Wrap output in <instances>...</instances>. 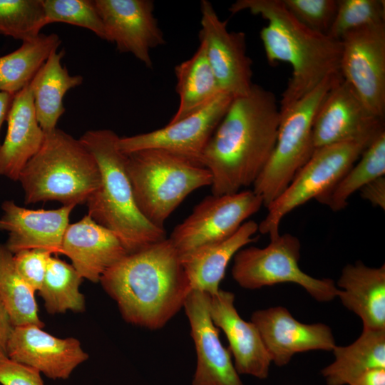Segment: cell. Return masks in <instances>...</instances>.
<instances>
[{
  "mask_svg": "<svg viewBox=\"0 0 385 385\" xmlns=\"http://www.w3.org/2000/svg\"><path fill=\"white\" fill-rule=\"evenodd\" d=\"M374 138L348 140L315 149L287 188L267 207V214L258 225V231L269 235L270 239L279 236L283 217L331 189Z\"/></svg>",
  "mask_w": 385,
  "mask_h": 385,
  "instance_id": "cell-9",
  "label": "cell"
},
{
  "mask_svg": "<svg viewBox=\"0 0 385 385\" xmlns=\"http://www.w3.org/2000/svg\"><path fill=\"white\" fill-rule=\"evenodd\" d=\"M51 253L43 249H30L14 254L16 267L36 292L41 289Z\"/></svg>",
  "mask_w": 385,
  "mask_h": 385,
  "instance_id": "cell-36",
  "label": "cell"
},
{
  "mask_svg": "<svg viewBox=\"0 0 385 385\" xmlns=\"http://www.w3.org/2000/svg\"><path fill=\"white\" fill-rule=\"evenodd\" d=\"M383 22L384 0H338L337 13L327 35L340 41L349 31Z\"/></svg>",
  "mask_w": 385,
  "mask_h": 385,
  "instance_id": "cell-34",
  "label": "cell"
},
{
  "mask_svg": "<svg viewBox=\"0 0 385 385\" xmlns=\"http://www.w3.org/2000/svg\"><path fill=\"white\" fill-rule=\"evenodd\" d=\"M13 328L10 318L0 302V351L6 353L7 341Z\"/></svg>",
  "mask_w": 385,
  "mask_h": 385,
  "instance_id": "cell-40",
  "label": "cell"
},
{
  "mask_svg": "<svg viewBox=\"0 0 385 385\" xmlns=\"http://www.w3.org/2000/svg\"><path fill=\"white\" fill-rule=\"evenodd\" d=\"M178 110L168 123H173L202 108L221 91L202 43L189 59L176 65Z\"/></svg>",
  "mask_w": 385,
  "mask_h": 385,
  "instance_id": "cell-27",
  "label": "cell"
},
{
  "mask_svg": "<svg viewBox=\"0 0 385 385\" xmlns=\"http://www.w3.org/2000/svg\"><path fill=\"white\" fill-rule=\"evenodd\" d=\"M250 322L258 329L272 362L277 366L287 365L297 353L332 351L337 346L328 325L302 323L284 307L255 311Z\"/></svg>",
  "mask_w": 385,
  "mask_h": 385,
  "instance_id": "cell-17",
  "label": "cell"
},
{
  "mask_svg": "<svg viewBox=\"0 0 385 385\" xmlns=\"http://www.w3.org/2000/svg\"><path fill=\"white\" fill-rule=\"evenodd\" d=\"M14 96V94L0 91V132L4 122L6 120ZM1 144L0 141V146Z\"/></svg>",
  "mask_w": 385,
  "mask_h": 385,
  "instance_id": "cell-41",
  "label": "cell"
},
{
  "mask_svg": "<svg viewBox=\"0 0 385 385\" xmlns=\"http://www.w3.org/2000/svg\"><path fill=\"white\" fill-rule=\"evenodd\" d=\"M339 72L366 108L385 116V22L366 26L341 38Z\"/></svg>",
  "mask_w": 385,
  "mask_h": 385,
  "instance_id": "cell-11",
  "label": "cell"
},
{
  "mask_svg": "<svg viewBox=\"0 0 385 385\" xmlns=\"http://www.w3.org/2000/svg\"><path fill=\"white\" fill-rule=\"evenodd\" d=\"M209 305L210 295L197 289L190 291L183 305L197 356L192 385H244L230 351L220 340Z\"/></svg>",
  "mask_w": 385,
  "mask_h": 385,
  "instance_id": "cell-16",
  "label": "cell"
},
{
  "mask_svg": "<svg viewBox=\"0 0 385 385\" xmlns=\"http://www.w3.org/2000/svg\"><path fill=\"white\" fill-rule=\"evenodd\" d=\"M6 354L52 379H68L88 358L77 339H60L33 324L14 327Z\"/></svg>",
  "mask_w": 385,
  "mask_h": 385,
  "instance_id": "cell-18",
  "label": "cell"
},
{
  "mask_svg": "<svg viewBox=\"0 0 385 385\" xmlns=\"http://www.w3.org/2000/svg\"><path fill=\"white\" fill-rule=\"evenodd\" d=\"M35 291L18 272L14 254L0 245V302L14 327L33 324L43 327L40 319Z\"/></svg>",
  "mask_w": 385,
  "mask_h": 385,
  "instance_id": "cell-30",
  "label": "cell"
},
{
  "mask_svg": "<svg viewBox=\"0 0 385 385\" xmlns=\"http://www.w3.org/2000/svg\"><path fill=\"white\" fill-rule=\"evenodd\" d=\"M340 73L327 77L311 92L280 111L276 143L253 191L267 207L287 188L314 151L313 125L317 112Z\"/></svg>",
  "mask_w": 385,
  "mask_h": 385,
  "instance_id": "cell-7",
  "label": "cell"
},
{
  "mask_svg": "<svg viewBox=\"0 0 385 385\" xmlns=\"http://www.w3.org/2000/svg\"><path fill=\"white\" fill-rule=\"evenodd\" d=\"M46 26L43 0H0V34L23 42Z\"/></svg>",
  "mask_w": 385,
  "mask_h": 385,
  "instance_id": "cell-32",
  "label": "cell"
},
{
  "mask_svg": "<svg viewBox=\"0 0 385 385\" xmlns=\"http://www.w3.org/2000/svg\"><path fill=\"white\" fill-rule=\"evenodd\" d=\"M120 137L111 130H89L79 138L95 158L101 175L100 188L88 199V215L113 232L128 254L167 238L165 229L146 220L138 210L126 169Z\"/></svg>",
  "mask_w": 385,
  "mask_h": 385,
  "instance_id": "cell-4",
  "label": "cell"
},
{
  "mask_svg": "<svg viewBox=\"0 0 385 385\" xmlns=\"http://www.w3.org/2000/svg\"><path fill=\"white\" fill-rule=\"evenodd\" d=\"M349 385H385V368H378L369 370Z\"/></svg>",
  "mask_w": 385,
  "mask_h": 385,
  "instance_id": "cell-39",
  "label": "cell"
},
{
  "mask_svg": "<svg viewBox=\"0 0 385 385\" xmlns=\"http://www.w3.org/2000/svg\"><path fill=\"white\" fill-rule=\"evenodd\" d=\"M200 11V43L221 91L233 98L247 95L254 83L245 34L228 31L209 1H201Z\"/></svg>",
  "mask_w": 385,
  "mask_h": 385,
  "instance_id": "cell-13",
  "label": "cell"
},
{
  "mask_svg": "<svg viewBox=\"0 0 385 385\" xmlns=\"http://www.w3.org/2000/svg\"><path fill=\"white\" fill-rule=\"evenodd\" d=\"M64 55L63 49L53 51L30 83L36 118L45 133L56 128L65 113L63 100L66 93L83 81L82 76L70 75L63 66Z\"/></svg>",
  "mask_w": 385,
  "mask_h": 385,
  "instance_id": "cell-25",
  "label": "cell"
},
{
  "mask_svg": "<svg viewBox=\"0 0 385 385\" xmlns=\"http://www.w3.org/2000/svg\"><path fill=\"white\" fill-rule=\"evenodd\" d=\"M286 8L307 28L327 34L335 17L338 0H282Z\"/></svg>",
  "mask_w": 385,
  "mask_h": 385,
  "instance_id": "cell-35",
  "label": "cell"
},
{
  "mask_svg": "<svg viewBox=\"0 0 385 385\" xmlns=\"http://www.w3.org/2000/svg\"><path fill=\"white\" fill-rule=\"evenodd\" d=\"M300 249L299 239L289 233L270 239L265 247H243L233 257L232 276L240 287L248 289L292 282L318 302L337 297L339 289L334 280L313 277L300 269Z\"/></svg>",
  "mask_w": 385,
  "mask_h": 385,
  "instance_id": "cell-8",
  "label": "cell"
},
{
  "mask_svg": "<svg viewBox=\"0 0 385 385\" xmlns=\"http://www.w3.org/2000/svg\"><path fill=\"white\" fill-rule=\"evenodd\" d=\"M337 287L342 304L358 315L364 329H385V265H346Z\"/></svg>",
  "mask_w": 385,
  "mask_h": 385,
  "instance_id": "cell-23",
  "label": "cell"
},
{
  "mask_svg": "<svg viewBox=\"0 0 385 385\" xmlns=\"http://www.w3.org/2000/svg\"><path fill=\"white\" fill-rule=\"evenodd\" d=\"M384 175L385 131L371 142L357 161L331 189L316 200L333 211L342 210L352 194Z\"/></svg>",
  "mask_w": 385,
  "mask_h": 385,
  "instance_id": "cell-29",
  "label": "cell"
},
{
  "mask_svg": "<svg viewBox=\"0 0 385 385\" xmlns=\"http://www.w3.org/2000/svg\"><path fill=\"white\" fill-rule=\"evenodd\" d=\"M126 155V169L136 205L155 226L166 220L192 192L211 186L205 167L161 149H144Z\"/></svg>",
  "mask_w": 385,
  "mask_h": 385,
  "instance_id": "cell-6",
  "label": "cell"
},
{
  "mask_svg": "<svg viewBox=\"0 0 385 385\" xmlns=\"http://www.w3.org/2000/svg\"><path fill=\"white\" fill-rule=\"evenodd\" d=\"M6 121V133L0 146V175L17 181L46 136L36 118L30 83L15 94Z\"/></svg>",
  "mask_w": 385,
  "mask_h": 385,
  "instance_id": "cell-22",
  "label": "cell"
},
{
  "mask_svg": "<svg viewBox=\"0 0 385 385\" xmlns=\"http://www.w3.org/2000/svg\"><path fill=\"white\" fill-rule=\"evenodd\" d=\"M280 116L275 95L259 85L233 98L200 160L212 175V195L253 185L273 151Z\"/></svg>",
  "mask_w": 385,
  "mask_h": 385,
  "instance_id": "cell-1",
  "label": "cell"
},
{
  "mask_svg": "<svg viewBox=\"0 0 385 385\" xmlns=\"http://www.w3.org/2000/svg\"><path fill=\"white\" fill-rule=\"evenodd\" d=\"M82 279L72 265L51 256L38 290L46 311L52 314L68 310L83 312L85 299L79 291Z\"/></svg>",
  "mask_w": 385,
  "mask_h": 385,
  "instance_id": "cell-31",
  "label": "cell"
},
{
  "mask_svg": "<svg viewBox=\"0 0 385 385\" xmlns=\"http://www.w3.org/2000/svg\"><path fill=\"white\" fill-rule=\"evenodd\" d=\"M249 11L267 21L260 31L269 63L286 62L292 72L279 103L280 111L311 92L327 77L340 73L341 41L299 22L282 0H237L232 14Z\"/></svg>",
  "mask_w": 385,
  "mask_h": 385,
  "instance_id": "cell-3",
  "label": "cell"
},
{
  "mask_svg": "<svg viewBox=\"0 0 385 385\" xmlns=\"http://www.w3.org/2000/svg\"><path fill=\"white\" fill-rule=\"evenodd\" d=\"M0 384L44 385L38 370L13 360L2 351H0Z\"/></svg>",
  "mask_w": 385,
  "mask_h": 385,
  "instance_id": "cell-37",
  "label": "cell"
},
{
  "mask_svg": "<svg viewBox=\"0 0 385 385\" xmlns=\"http://www.w3.org/2000/svg\"><path fill=\"white\" fill-rule=\"evenodd\" d=\"M209 309L214 324L228 340V349L237 373L260 379L267 378L271 359L257 327L238 314L234 294L220 289L216 294L210 295Z\"/></svg>",
  "mask_w": 385,
  "mask_h": 385,
  "instance_id": "cell-20",
  "label": "cell"
},
{
  "mask_svg": "<svg viewBox=\"0 0 385 385\" xmlns=\"http://www.w3.org/2000/svg\"><path fill=\"white\" fill-rule=\"evenodd\" d=\"M263 205L253 190L207 196L173 229L170 240L180 255L223 241Z\"/></svg>",
  "mask_w": 385,
  "mask_h": 385,
  "instance_id": "cell-10",
  "label": "cell"
},
{
  "mask_svg": "<svg viewBox=\"0 0 385 385\" xmlns=\"http://www.w3.org/2000/svg\"><path fill=\"white\" fill-rule=\"evenodd\" d=\"M18 180L26 205L55 200L75 207L86 203L100 188L101 175L95 158L80 140L56 128L46 133Z\"/></svg>",
  "mask_w": 385,
  "mask_h": 385,
  "instance_id": "cell-5",
  "label": "cell"
},
{
  "mask_svg": "<svg viewBox=\"0 0 385 385\" xmlns=\"http://www.w3.org/2000/svg\"><path fill=\"white\" fill-rule=\"evenodd\" d=\"M361 197L372 205L385 209V177H379L362 187L359 190Z\"/></svg>",
  "mask_w": 385,
  "mask_h": 385,
  "instance_id": "cell-38",
  "label": "cell"
},
{
  "mask_svg": "<svg viewBox=\"0 0 385 385\" xmlns=\"http://www.w3.org/2000/svg\"><path fill=\"white\" fill-rule=\"evenodd\" d=\"M232 99V96L222 93L202 108L177 122L151 132L120 138L118 148L125 154L161 149L201 165L202 153Z\"/></svg>",
  "mask_w": 385,
  "mask_h": 385,
  "instance_id": "cell-12",
  "label": "cell"
},
{
  "mask_svg": "<svg viewBox=\"0 0 385 385\" xmlns=\"http://www.w3.org/2000/svg\"><path fill=\"white\" fill-rule=\"evenodd\" d=\"M385 131L384 120L366 108L342 78L331 88L314 118V149L348 140L374 138Z\"/></svg>",
  "mask_w": 385,
  "mask_h": 385,
  "instance_id": "cell-14",
  "label": "cell"
},
{
  "mask_svg": "<svg viewBox=\"0 0 385 385\" xmlns=\"http://www.w3.org/2000/svg\"><path fill=\"white\" fill-rule=\"evenodd\" d=\"M257 231L258 224L248 220L229 238L181 255V263L192 289L209 295L216 294L230 261L240 250L256 240L254 235Z\"/></svg>",
  "mask_w": 385,
  "mask_h": 385,
  "instance_id": "cell-24",
  "label": "cell"
},
{
  "mask_svg": "<svg viewBox=\"0 0 385 385\" xmlns=\"http://www.w3.org/2000/svg\"><path fill=\"white\" fill-rule=\"evenodd\" d=\"M109 37L120 53L153 67L150 50L165 43L152 0H94Z\"/></svg>",
  "mask_w": 385,
  "mask_h": 385,
  "instance_id": "cell-15",
  "label": "cell"
},
{
  "mask_svg": "<svg viewBox=\"0 0 385 385\" xmlns=\"http://www.w3.org/2000/svg\"><path fill=\"white\" fill-rule=\"evenodd\" d=\"M61 43L56 34H40L23 41L13 52L0 56V91L15 95L21 91Z\"/></svg>",
  "mask_w": 385,
  "mask_h": 385,
  "instance_id": "cell-28",
  "label": "cell"
},
{
  "mask_svg": "<svg viewBox=\"0 0 385 385\" xmlns=\"http://www.w3.org/2000/svg\"><path fill=\"white\" fill-rule=\"evenodd\" d=\"M61 254L67 256L82 278L98 282L103 274L128 255L118 237L89 215L68 225Z\"/></svg>",
  "mask_w": 385,
  "mask_h": 385,
  "instance_id": "cell-21",
  "label": "cell"
},
{
  "mask_svg": "<svg viewBox=\"0 0 385 385\" xmlns=\"http://www.w3.org/2000/svg\"><path fill=\"white\" fill-rule=\"evenodd\" d=\"M100 282L127 322L153 330L183 307L192 290L180 255L168 237L126 255Z\"/></svg>",
  "mask_w": 385,
  "mask_h": 385,
  "instance_id": "cell-2",
  "label": "cell"
},
{
  "mask_svg": "<svg viewBox=\"0 0 385 385\" xmlns=\"http://www.w3.org/2000/svg\"><path fill=\"white\" fill-rule=\"evenodd\" d=\"M46 25L66 23L90 30L98 38L109 37L94 0H43Z\"/></svg>",
  "mask_w": 385,
  "mask_h": 385,
  "instance_id": "cell-33",
  "label": "cell"
},
{
  "mask_svg": "<svg viewBox=\"0 0 385 385\" xmlns=\"http://www.w3.org/2000/svg\"><path fill=\"white\" fill-rule=\"evenodd\" d=\"M332 351L334 360L321 374L327 385H349L369 370L385 368V329L363 328L353 343Z\"/></svg>",
  "mask_w": 385,
  "mask_h": 385,
  "instance_id": "cell-26",
  "label": "cell"
},
{
  "mask_svg": "<svg viewBox=\"0 0 385 385\" xmlns=\"http://www.w3.org/2000/svg\"><path fill=\"white\" fill-rule=\"evenodd\" d=\"M1 208L0 230L9 233L5 246L11 253L43 249L51 254H61L63 235L74 206L31 210L6 200L2 203Z\"/></svg>",
  "mask_w": 385,
  "mask_h": 385,
  "instance_id": "cell-19",
  "label": "cell"
}]
</instances>
